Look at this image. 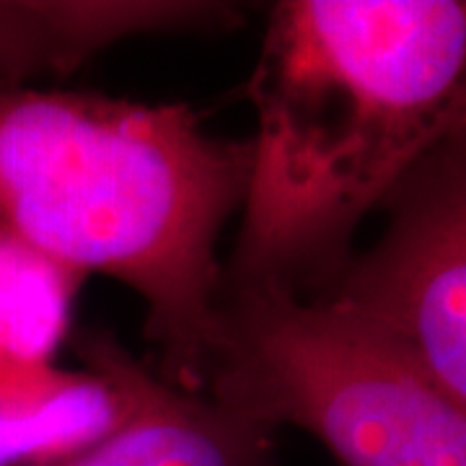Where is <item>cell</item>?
<instances>
[{
	"instance_id": "6da1fadb",
	"label": "cell",
	"mask_w": 466,
	"mask_h": 466,
	"mask_svg": "<svg viewBox=\"0 0 466 466\" xmlns=\"http://www.w3.org/2000/svg\"><path fill=\"white\" fill-rule=\"evenodd\" d=\"M254 137L223 290L317 299L352 233L466 125V0H283L251 73Z\"/></svg>"
},
{
	"instance_id": "7a4b0ae2",
	"label": "cell",
	"mask_w": 466,
	"mask_h": 466,
	"mask_svg": "<svg viewBox=\"0 0 466 466\" xmlns=\"http://www.w3.org/2000/svg\"><path fill=\"white\" fill-rule=\"evenodd\" d=\"M249 143L184 104L0 86V231L146 306L167 381L205 391L220 339L218 241L241 210Z\"/></svg>"
},
{
	"instance_id": "3957f363",
	"label": "cell",
	"mask_w": 466,
	"mask_h": 466,
	"mask_svg": "<svg viewBox=\"0 0 466 466\" xmlns=\"http://www.w3.org/2000/svg\"><path fill=\"white\" fill-rule=\"evenodd\" d=\"M210 397L299 428L342 466H466V404L376 327L324 299L223 290Z\"/></svg>"
},
{
	"instance_id": "277c9868",
	"label": "cell",
	"mask_w": 466,
	"mask_h": 466,
	"mask_svg": "<svg viewBox=\"0 0 466 466\" xmlns=\"http://www.w3.org/2000/svg\"><path fill=\"white\" fill-rule=\"evenodd\" d=\"M383 208L381 238L317 299L376 327L466 404V125Z\"/></svg>"
},
{
	"instance_id": "5b68a950",
	"label": "cell",
	"mask_w": 466,
	"mask_h": 466,
	"mask_svg": "<svg viewBox=\"0 0 466 466\" xmlns=\"http://www.w3.org/2000/svg\"><path fill=\"white\" fill-rule=\"evenodd\" d=\"M241 8L210 0H0V86L70 76L133 36L218 32Z\"/></svg>"
},
{
	"instance_id": "8992f818",
	"label": "cell",
	"mask_w": 466,
	"mask_h": 466,
	"mask_svg": "<svg viewBox=\"0 0 466 466\" xmlns=\"http://www.w3.org/2000/svg\"><path fill=\"white\" fill-rule=\"evenodd\" d=\"M115 363L130 410L115 433L66 466H269V428L208 391L167 381L119 339Z\"/></svg>"
},
{
	"instance_id": "52a82bcc",
	"label": "cell",
	"mask_w": 466,
	"mask_h": 466,
	"mask_svg": "<svg viewBox=\"0 0 466 466\" xmlns=\"http://www.w3.org/2000/svg\"><path fill=\"white\" fill-rule=\"evenodd\" d=\"M115 334L76 339L84 368H57L29 391L0 400V466H66L122 425L130 394L115 363Z\"/></svg>"
},
{
	"instance_id": "ba28073f",
	"label": "cell",
	"mask_w": 466,
	"mask_h": 466,
	"mask_svg": "<svg viewBox=\"0 0 466 466\" xmlns=\"http://www.w3.org/2000/svg\"><path fill=\"white\" fill-rule=\"evenodd\" d=\"M86 278L0 231V400L29 391L57 370L73 306Z\"/></svg>"
}]
</instances>
